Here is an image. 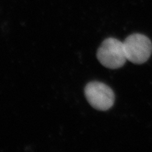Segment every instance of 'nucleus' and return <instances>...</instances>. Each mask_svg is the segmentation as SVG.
<instances>
[{"label": "nucleus", "mask_w": 152, "mask_h": 152, "mask_svg": "<svg viewBox=\"0 0 152 152\" xmlns=\"http://www.w3.org/2000/svg\"><path fill=\"white\" fill-rule=\"evenodd\" d=\"M97 58L107 68L116 69L122 67L127 61L123 42L115 38H108L98 48Z\"/></svg>", "instance_id": "nucleus-1"}, {"label": "nucleus", "mask_w": 152, "mask_h": 152, "mask_svg": "<svg viewBox=\"0 0 152 152\" xmlns=\"http://www.w3.org/2000/svg\"><path fill=\"white\" fill-rule=\"evenodd\" d=\"M127 60L141 64L148 60L152 52L150 39L145 35L134 34L128 36L123 42Z\"/></svg>", "instance_id": "nucleus-2"}, {"label": "nucleus", "mask_w": 152, "mask_h": 152, "mask_svg": "<svg viewBox=\"0 0 152 152\" xmlns=\"http://www.w3.org/2000/svg\"><path fill=\"white\" fill-rule=\"evenodd\" d=\"M85 96L89 104L98 110L110 108L115 101V95L108 86L97 81L88 83L84 89Z\"/></svg>", "instance_id": "nucleus-3"}]
</instances>
